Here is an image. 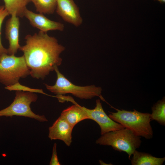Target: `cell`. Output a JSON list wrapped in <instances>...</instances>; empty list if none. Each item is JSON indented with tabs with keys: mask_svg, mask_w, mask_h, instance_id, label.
I'll list each match as a JSON object with an SVG mask.
<instances>
[{
	"mask_svg": "<svg viewBox=\"0 0 165 165\" xmlns=\"http://www.w3.org/2000/svg\"><path fill=\"white\" fill-rule=\"evenodd\" d=\"M13 102L8 107L0 110V117L22 116L34 119L40 122H47L44 115L35 114L31 110L30 105L38 99L35 94L29 91L16 90Z\"/></svg>",
	"mask_w": 165,
	"mask_h": 165,
	"instance_id": "6",
	"label": "cell"
},
{
	"mask_svg": "<svg viewBox=\"0 0 165 165\" xmlns=\"http://www.w3.org/2000/svg\"><path fill=\"white\" fill-rule=\"evenodd\" d=\"M5 8L9 15L15 14L18 17L24 16L26 6L30 0H3Z\"/></svg>",
	"mask_w": 165,
	"mask_h": 165,
	"instance_id": "14",
	"label": "cell"
},
{
	"mask_svg": "<svg viewBox=\"0 0 165 165\" xmlns=\"http://www.w3.org/2000/svg\"><path fill=\"white\" fill-rule=\"evenodd\" d=\"M87 113L89 119L96 122L101 129V134L123 129L125 127L120 124L111 119L104 111L100 99L96 101V105L93 109H89L82 106Z\"/></svg>",
	"mask_w": 165,
	"mask_h": 165,
	"instance_id": "7",
	"label": "cell"
},
{
	"mask_svg": "<svg viewBox=\"0 0 165 165\" xmlns=\"http://www.w3.org/2000/svg\"><path fill=\"white\" fill-rule=\"evenodd\" d=\"M24 16L32 26L45 32L56 30L62 31L64 29V25L62 23L51 20L43 14L35 13L27 8L24 11Z\"/></svg>",
	"mask_w": 165,
	"mask_h": 165,
	"instance_id": "10",
	"label": "cell"
},
{
	"mask_svg": "<svg viewBox=\"0 0 165 165\" xmlns=\"http://www.w3.org/2000/svg\"><path fill=\"white\" fill-rule=\"evenodd\" d=\"M70 101L74 105L63 110L61 115L74 127L79 122L85 119H89V118L82 106L78 104L72 99Z\"/></svg>",
	"mask_w": 165,
	"mask_h": 165,
	"instance_id": "12",
	"label": "cell"
},
{
	"mask_svg": "<svg viewBox=\"0 0 165 165\" xmlns=\"http://www.w3.org/2000/svg\"><path fill=\"white\" fill-rule=\"evenodd\" d=\"M5 88L9 90H25V91H29L31 92H38L44 94H46L42 90L32 89L29 88L24 86L20 84L19 82L10 86H6Z\"/></svg>",
	"mask_w": 165,
	"mask_h": 165,
	"instance_id": "18",
	"label": "cell"
},
{
	"mask_svg": "<svg viewBox=\"0 0 165 165\" xmlns=\"http://www.w3.org/2000/svg\"><path fill=\"white\" fill-rule=\"evenodd\" d=\"M58 67L54 71L57 75V79L54 85L50 86L45 84L46 89L57 95H63L70 94L81 99H90L96 96H101L102 89L100 87L94 85L80 86L75 85L68 79L59 71Z\"/></svg>",
	"mask_w": 165,
	"mask_h": 165,
	"instance_id": "5",
	"label": "cell"
},
{
	"mask_svg": "<svg viewBox=\"0 0 165 165\" xmlns=\"http://www.w3.org/2000/svg\"><path fill=\"white\" fill-rule=\"evenodd\" d=\"M151 121H156L160 124L165 125V99L158 101L152 108Z\"/></svg>",
	"mask_w": 165,
	"mask_h": 165,
	"instance_id": "15",
	"label": "cell"
},
{
	"mask_svg": "<svg viewBox=\"0 0 165 165\" xmlns=\"http://www.w3.org/2000/svg\"><path fill=\"white\" fill-rule=\"evenodd\" d=\"M25 44L19 50L24 53L26 63L33 78L42 79L60 66V55L65 49L54 37L39 31L25 36Z\"/></svg>",
	"mask_w": 165,
	"mask_h": 165,
	"instance_id": "1",
	"label": "cell"
},
{
	"mask_svg": "<svg viewBox=\"0 0 165 165\" xmlns=\"http://www.w3.org/2000/svg\"><path fill=\"white\" fill-rule=\"evenodd\" d=\"M50 165H60L61 164L59 162L58 158L57 151V144L55 143L54 144L53 148L52 157L50 162Z\"/></svg>",
	"mask_w": 165,
	"mask_h": 165,
	"instance_id": "19",
	"label": "cell"
},
{
	"mask_svg": "<svg viewBox=\"0 0 165 165\" xmlns=\"http://www.w3.org/2000/svg\"><path fill=\"white\" fill-rule=\"evenodd\" d=\"M0 7H1V6H0Z\"/></svg>",
	"mask_w": 165,
	"mask_h": 165,
	"instance_id": "21",
	"label": "cell"
},
{
	"mask_svg": "<svg viewBox=\"0 0 165 165\" xmlns=\"http://www.w3.org/2000/svg\"><path fill=\"white\" fill-rule=\"evenodd\" d=\"M30 75V70L23 55L5 54L0 57V82L6 86L19 82L21 78Z\"/></svg>",
	"mask_w": 165,
	"mask_h": 165,
	"instance_id": "4",
	"label": "cell"
},
{
	"mask_svg": "<svg viewBox=\"0 0 165 165\" xmlns=\"http://www.w3.org/2000/svg\"><path fill=\"white\" fill-rule=\"evenodd\" d=\"M34 4L36 11L39 13L53 14L56 8L57 0H30Z\"/></svg>",
	"mask_w": 165,
	"mask_h": 165,
	"instance_id": "16",
	"label": "cell"
},
{
	"mask_svg": "<svg viewBox=\"0 0 165 165\" xmlns=\"http://www.w3.org/2000/svg\"><path fill=\"white\" fill-rule=\"evenodd\" d=\"M130 159L132 165H162L165 157L159 158L152 155L135 150Z\"/></svg>",
	"mask_w": 165,
	"mask_h": 165,
	"instance_id": "13",
	"label": "cell"
},
{
	"mask_svg": "<svg viewBox=\"0 0 165 165\" xmlns=\"http://www.w3.org/2000/svg\"><path fill=\"white\" fill-rule=\"evenodd\" d=\"M56 12L65 21L76 27L82 22L79 8L73 0H57Z\"/></svg>",
	"mask_w": 165,
	"mask_h": 165,
	"instance_id": "8",
	"label": "cell"
},
{
	"mask_svg": "<svg viewBox=\"0 0 165 165\" xmlns=\"http://www.w3.org/2000/svg\"><path fill=\"white\" fill-rule=\"evenodd\" d=\"M7 10L5 8L4 6H1L0 8V57L5 54H8L7 49L3 46L1 40V28L3 22L5 18L9 15Z\"/></svg>",
	"mask_w": 165,
	"mask_h": 165,
	"instance_id": "17",
	"label": "cell"
},
{
	"mask_svg": "<svg viewBox=\"0 0 165 165\" xmlns=\"http://www.w3.org/2000/svg\"><path fill=\"white\" fill-rule=\"evenodd\" d=\"M20 25L19 18L15 14L11 15L6 23V36L9 44L7 49L8 54L15 55L20 46L19 42Z\"/></svg>",
	"mask_w": 165,
	"mask_h": 165,
	"instance_id": "11",
	"label": "cell"
},
{
	"mask_svg": "<svg viewBox=\"0 0 165 165\" xmlns=\"http://www.w3.org/2000/svg\"><path fill=\"white\" fill-rule=\"evenodd\" d=\"M141 138L130 130L125 128L101 135L96 140V143L110 146L116 151L126 152L130 160L134 151L141 145Z\"/></svg>",
	"mask_w": 165,
	"mask_h": 165,
	"instance_id": "3",
	"label": "cell"
},
{
	"mask_svg": "<svg viewBox=\"0 0 165 165\" xmlns=\"http://www.w3.org/2000/svg\"><path fill=\"white\" fill-rule=\"evenodd\" d=\"M116 112H109L108 116L114 121L122 125L137 135L147 139H151L153 131L150 124L151 114L135 109L128 111L115 108Z\"/></svg>",
	"mask_w": 165,
	"mask_h": 165,
	"instance_id": "2",
	"label": "cell"
},
{
	"mask_svg": "<svg viewBox=\"0 0 165 165\" xmlns=\"http://www.w3.org/2000/svg\"><path fill=\"white\" fill-rule=\"evenodd\" d=\"M155 1H157L161 4H164L165 2V0H154Z\"/></svg>",
	"mask_w": 165,
	"mask_h": 165,
	"instance_id": "20",
	"label": "cell"
},
{
	"mask_svg": "<svg viewBox=\"0 0 165 165\" xmlns=\"http://www.w3.org/2000/svg\"><path fill=\"white\" fill-rule=\"evenodd\" d=\"M74 127L61 115L49 128L48 137L51 140L62 141L67 146L72 142V133Z\"/></svg>",
	"mask_w": 165,
	"mask_h": 165,
	"instance_id": "9",
	"label": "cell"
}]
</instances>
